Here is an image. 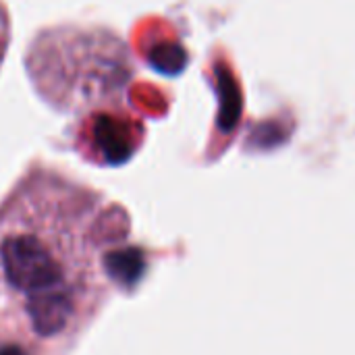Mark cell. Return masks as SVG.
<instances>
[{"label":"cell","instance_id":"obj_1","mask_svg":"<svg viewBox=\"0 0 355 355\" xmlns=\"http://www.w3.org/2000/svg\"><path fill=\"white\" fill-rule=\"evenodd\" d=\"M85 208L46 193L21 198L0 218V308L37 341H62L81 320L85 262L75 220Z\"/></svg>","mask_w":355,"mask_h":355},{"label":"cell","instance_id":"obj_2","mask_svg":"<svg viewBox=\"0 0 355 355\" xmlns=\"http://www.w3.org/2000/svg\"><path fill=\"white\" fill-rule=\"evenodd\" d=\"M218 89H220V129L231 131L241 114V94L229 71H218Z\"/></svg>","mask_w":355,"mask_h":355},{"label":"cell","instance_id":"obj_3","mask_svg":"<svg viewBox=\"0 0 355 355\" xmlns=\"http://www.w3.org/2000/svg\"><path fill=\"white\" fill-rule=\"evenodd\" d=\"M106 270L123 285H133V281L144 270V260L135 250H121L108 256Z\"/></svg>","mask_w":355,"mask_h":355},{"label":"cell","instance_id":"obj_4","mask_svg":"<svg viewBox=\"0 0 355 355\" xmlns=\"http://www.w3.org/2000/svg\"><path fill=\"white\" fill-rule=\"evenodd\" d=\"M6 46H8V15H6V8L0 2V62L4 58Z\"/></svg>","mask_w":355,"mask_h":355},{"label":"cell","instance_id":"obj_5","mask_svg":"<svg viewBox=\"0 0 355 355\" xmlns=\"http://www.w3.org/2000/svg\"><path fill=\"white\" fill-rule=\"evenodd\" d=\"M0 355H29L19 343H12V341H4L0 343Z\"/></svg>","mask_w":355,"mask_h":355}]
</instances>
